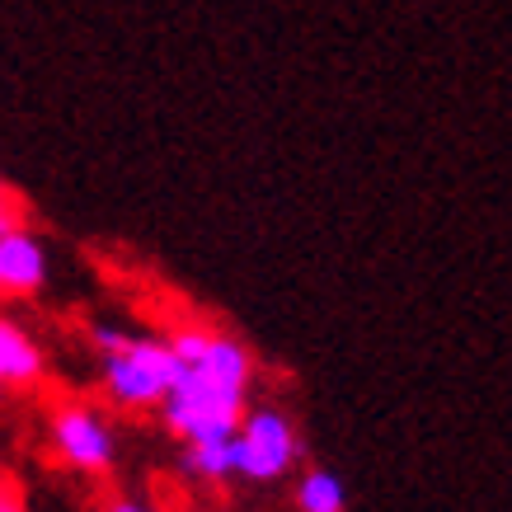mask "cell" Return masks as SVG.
I'll list each match as a JSON object with an SVG mask.
<instances>
[{"label": "cell", "instance_id": "obj_1", "mask_svg": "<svg viewBox=\"0 0 512 512\" xmlns=\"http://www.w3.org/2000/svg\"><path fill=\"white\" fill-rule=\"evenodd\" d=\"M249 376H254V357L245 343L212 334L207 353L193 367H179L174 386L160 400L165 428L174 437H184V447L193 442H231L235 423L245 414Z\"/></svg>", "mask_w": 512, "mask_h": 512}, {"label": "cell", "instance_id": "obj_2", "mask_svg": "<svg viewBox=\"0 0 512 512\" xmlns=\"http://www.w3.org/2000/svg\"><path fill=\"white\" fill-rule=\"evenodd\" d=\"M179 376V357L165 339H127L118 353H104V390L118 409H156Z\"/></svg>", "mask_w": 512, "mask_h": 512}, {"label": "cell", "instance_id": "obj_3", "mask_svg": "<svg viewBox=\"0 0 512 512\" xmlns=\"http://www.w3.org/2000/svg\"><path fill=\"white\" fill-rule=\"evenodd\" d=\"M296 461V428L278 409H249L231 433V480L273 484Z\"/></svg>", "mask_w": 512, "mask_h": 512}, {"label": "cell", "instance_id": "obj_4", "mask_svg": "<svg viewBox=\"0 0 512 512\" xmlns=\"http://www.w3.org/2000/svg\"><path fill=\"white\" fill-rule=\"evenodd\" d=\"M52 437H57V451H62L76 470L99 475V470L113 466V433H109V423L99 419L94 409H80V404L57 409V419H52Z\"/></svg>", "mask_w": 512, "mask_h": 512}, {"label": "cell", "instance_id": "obj_5", "mask_svg": "<svg viewBox=\"0 0 512 512\" xmlns=\"http://www.w3.org/2000/svg\"><path fill=\"white\" fill-rule=\"evenodd\" d=\"M47 282V249L43 240L24 226H5L0 231V296L19 301V296H38Z\"/></svg>", "mask_w": 512, "mask_h": 512}, {"label": "cell", "instance_id": "obj_6", "mask_svg": "<svg viewBox=\"0 0 512 512\" xmlns=\"http://www.w3.org/2000/svg\"><path fill=\"white\" fill-rule=\"evenodd\" d=\"M43 376V353L19 325L0 320V386H33Z\"/></svg>", "mask_w": 512, "mask_h": 512}, {"label": "cell", "instance_id": "obj_7", "mask_svg": "<svg viewBox=\"0 0 512 512\" xmlns=\"http://www.w3.org/2000/svg\"><path fill=\"white\" fill-rule=\"evenodd\" d=\"M296 508L301 512H343V484L329 470H311L296 484Z\"/></svg>", "mask_w": 512, "mask_h": 512}, {"label": "cell", "instance_id": "obj_8", "mask_svg": "<svg viewBox=\"0 0 512 512\" xmlns=\"http://www.w3.org/2000/svg\"><path fill=\"white\" fill-rule=\"evenodd\" d=\"M184 470L198 480H231V442H193L184 447Z\"/></svg>", "mask_w": 512, "mask_h": 512}, {"label": "cell", "instance_id": "obj_9", "mask_svg": "<svg viewBox=\"0 0 512 512\" xmlns=\"http://www.w3.org/2000/svg\"><path fill=\"white\" fill-rule=\"evenodd\" d=\"M207 339H212L207 329H174L165 343H170V353L179 357V367H193V362L207 353Z\"/></svg>", "mask_w": 512, "mask_h": 512}, {"label": "cell", "instance_id": "obj_10", "mask_svg": "<svg viewBox=\"0 0 512 512\" xmlns=\"http://www.w3.org/2000/svg\"><path fill=\"white\" fill-rule=\"evenodd\" d=\"M127 339H132L127 329H113V325H94V348H99V353H118V348H123Z\"/></svg>", "mask_w": 512, "mask_h": 512}, {"label": "cell", "instance_id": "obj_11", "mask_svg": "<svg viewBox=\"0 0 512 512\" xmlns=\"http://www.w3.org/2000/svg\"><path fill=\"white\" fill-rule=\"evenodd\" d=\"M109 512H151L146 503H137V498H113Z\"/></svg>", "mask_w": 512, "mask_h": 512}, {"label": "cell", "instance_id": "obj_12", "mask_svg": "<svg viewBox=\"0 0 512 512\" xmlns=\"http://www.w3.org/2000/svg\"><path fill=\"white\" fill-rule=\"evenodd\" d=\"M0 512H24V508H19V498L10 494V489H5V484H0Z\"/></svg>", "mask_w": 512, "mask_h": 512}, {"label": "cell", "instance_id": "obj_13", "mask_svg": "<svg viewBox=\"0 0 512 512\" xmlns=\"http://www.w3.org/2000/svg\"><path fill=\"white\" fill-rule=\"evenodd\" d=\"M0 217L15 221V207H10V193H5V188H0Z\"/></svg>", "mask_w": 512, "mask_h": 512}, {"label": "cell", "instance_id": "obj_14", "mask_svg": "<svg viewBox=\"0 0 512 512\" xmlns=\"http://www.w3.org/2000/svg\"><path fill=\"white\" fill-rule=\"evenodd\" d=\"M5 226H15V221H10V217H0V231H5Z\"/></svg>", "mask_w": 512, "mask_h": 512}]
</instances>
